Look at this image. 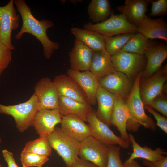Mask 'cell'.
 <instances>
[{
    "instance_id": "6da1fadb",
    "label": "cell",
    "mask_w": 167,
    "mask_h": 167,
    "mask_svg": "<svg viewBox=\"0 0 167 167\" xmlns=\"http://www.w3.org/2000/svg\"><path fill=\"white\" fill-rule=\"evenodd\" d=\"M14 2L22 20V27L15 36V38L20 39L25 33L35 36L41 44L46 58L50 59L54 51L58 49L60 47L59 44L51 41L47 34V29L53 27L54 23L51 20L45 19L38 20L33 15L31 8L24 0H15Z\"/></svg>"
},
{
    "instance_id": "7a4b0ae2",
    "label": "cell",
    "mask_w": 167,
    "mask_h": 167,
    "mask_svg": "<svg viewBox=\"0 0 167 167\" xmlns=\"http://www.w3.org/2000/svg\"><path fill=\"white\" fill-rule=\"evenodd\" d=\"M141 73L136 76L131 91L126 101L129 114L126 129L132 132L137 131L142 126L153 131L156 129L154 121L145 113L144 105L140 96L139 85Z\"/></svg>"
},
{
    "instance_id": "3957f363",
    "label": "cell",
    "mask_w": 167,
    "mask_h": 167,
    "mask_svg": "<svg viewBox=\"0 0 167 167\" xmlns=\"http://www.w3.org/2000/svg\"><path fill=\"white\" fill-rule=\"evenodd\" d=\"M40 109L38 99L34 93L27 101L18 104L6 105L0 103V114L12 117L17 129L20 132L32 126Z\"/></svg>"
},
{
    "instance_id": "277c9868",
    "label": "cell",
    "mask_w": 167,
    "mask_h": 167,
    "mask_svg": "<svg viewBox=\"0 0 167 167\" xmlns=\"http://www.w3.org/2000/svg\"><path fill=\"white\" fill-rule=\"evenodd\" d=\"M84 28L94 31L106 36L138 32L137 27L131 24L124 14L115 15L113 10L109 17L105 20L96 24L86 23Z\"/></svg>"
},
{
    "instance_id": "5b68a950",
    "label": "cell",
    "mask_w": 167,
    "mask_h": 167,
    "mask_svg": "<svg viewBox=\"0 0 167 167\" xmlns=\"http://www.w3.org/2000/svg\"><path fill=\"white\" fill-rule=\"evenodd\" d=\"M47 137L52 148L62 158L66 167H71L78 157L80 142L65 134L58 127H55Z\"/></svg>"
},
{
    "instance_id": "8992f818",
    "label": "cell",
    "mask_w": 167,
    "mask_h": 167,
    "mask_svg": "<svg viewBox=\"0 0 167 167\" xmlns=\"http://www.w3.org/2000/svg\"><path fill=\"white\" fill-rule=\"evenodd\" d=\"M111 59L117 71L124 73L131 80L143 71L146 63L144 55L121 50L111 56Z\"/></svg>"
},
{
    "instance_id": "52a82bcc",
    "label": "cell",
    "mask_w": 167,
    "mask_h": 167,
    "mask_svg": "<svg viewBox=\"0 0 167 167\" xmlns=\"http://www.w3.org/2000/svg\"><path fill=\"white\" fill-rule=\"evenodd\" d=\"M108 146L90 135L80 142L78 156L99 167H106Z\"/></svg>"
},
{
    "instance_id": "ba28073f",
    "label": "cell",
    "mask_w": 167,
    "mask_h": 167,
    "mask_svg": "<svg viewBox=\"0 0 167 167\" xmlns=\"http://www.w3.org/2000/svg\"><path fill=\"white\" fill-rule=\"evenodd\" d=\"M14 0L0 6V41L11 50L15 49L11 40L12 32L19 26V15L14 7Z\"/></svg>"
},
{
    "instance_id": "9c48e42d",
    "label": "cell",
    "mask_w": 167,
    "mask_h": 167,
    "mask_svg": "<svg viewBox=\"0 0 167 167\" xmlns=\"http://www.w3.org/2000/svg\"><path fill=\"white\" fill-rule=\"evenodd\" d=\"M89 126L91 136L108 145H118L127 149L130 145L116 135L108 125L97 117L96 111L92 109L88 116L87 121Z\"/></svg>"
},
{
    "instance_id": "30bf717a",
    "label": "cell",
    "mask_w": 167,
    "mask_h": 167,
    "mask_svg": "<svg viewBox=\"0 0 167 167\" xmlns=\"http://www.w3.org/2000/svg\"><path fill=\"white\" fill-rule=\"evenodd\" d=\"M167 79V66L165 65L150 77L140 82V93L144 105H149L156 97L163 92Z\"/></svg>"
},
{
    "instance_id": "8fae6325",
    "label": "cell",
    "mask_w": 167,
    "mask_h": 167,
    "mask_svg": "<svg viewBox=\"0 0 167 167\" xmlns=\"http://www.w3.org/2000/svg\"><path fill=\"white\" fill-rule=\"evenodd\" d=\"M99 86L126 101L132 88L131 81L124 73L116 71L98 80Z\"/></svg>"
},
{
    "instance_id": "7c38bea8",
    "label": "cell",
    "mask_w": 167,
    "mask_h": 167,
    "mask_svg": "<svg viewBox=\"0 0 167 167\" xmlns=\"http://www.w3.org/2000/svg\"><path fill=\"white\" fill-rule=\"evenodd\" d=\"M41 109H58V94L53 82L49 78L41 79L34 87Z\"/></svg>"
},
{
    "instance_id": "4fadbf2b",
    "label": "cell",
    "mask_w": 167,
    "mask_h": 167,
    "mask_svg": "<svg viewBox=\"0 0 167 167\" xmlns=\"http://www.w3.org/2000/svg\"><path fill=\"white\" fill-rule=\"evenodd\" d=\"M62 117L58 109H40L33 121L34 127L39 136H48L54 131L56 126L61 123Z\"/></svg>"
},
{
    "instance_id": "5bb4252c",
    "label": "cell",
    "mask_w": 167,
    "mask_h": 167,
    "mask_svg": "<svg viewBox=\"0 0 167 167\" xmlns=\"http://www.w3.org/2000/svg\"><path fill=\"white\" fill-rule=\"evenodd\" d=\"M144 55L146 63L141 76L143 79H146L152 76L161 67L167 57V46L163 44H157L154 42L147 48Z\"/></svg>"
},
{
    "instance_id": "9a60e30c",
    "label": "cell",
    "mask_w": 167,
    "mask_h": 167,
    "mask_svg": "<svg viewBox=\"0 0 167 167\" xmlns=\"http://www.w3.org/2000/svg\"><path fill=\"white\" fill-rule=\"evenodd\" d=\"M68 76L74 79L79 85L86 95L90 105H95L97 101L96 95L99 86L96 77L89 71H78L69 69Z\"/></svg>"
},
{
    "instance_id": "2e32d148",
    "label": "cell",
    "mask_w": 167,
    "mask_h": 167,
    "mask_svg": "<svg viewBox=\"0 0 167 167\" xmlns=\"http://www.w3.org/2000/svg\"><path fill=\"white\" fill-rule=\"evenodd\" d=\"M53 81L59 96H64L82 103L90 105L81 88L69 76L61 74L56 76Z\"/></svg>"
},
{
    "instance_id": "e0dca14e",
    "label": "cell",
    "mask_w": 167,
    "mask_h": 167,
    "mask_svg": "<svg viewBox=\"0 0 167 167\" xmlns=\"http://www.w3.org/2000/svg\"><path fill=\"white\" fill-rule=\"evenodd\" d=\"M94 52L75 39L69 56L70 69L76 71H89Z\"/></svg>"
},
{
    "instance_id": "ac0fdd59",
    "label": "cell",
    "mask_w": 167,
    "mask_h": 167,
    "mask_svg": "<svg viewBox=\"0 0 167 167\" xmlns=\"http://www.w3.org/2000/svg\"><path fill=\"white\" fill-rule=\"evenodd\" d=\"M137 27L138 32L148 40L159 39L167 41V24L163 17L152 19L146 15Z\"/></svg>"
},
{
    "instance_id": "d6986e66",
    "label": "cell",
    "mask_w": 167,
    "mask_h": 167,
    "mask_svg": "<svg viewBox=\"0 0 167 167\" xmlns=\"http://www.w3.org/2000/svg\"><path fill=\"white\" fill-rule=\"evenodd\" d=\"M61 124L60 128L64 133L80 142L91 135L89 125L76 116H62Z\"/></svg>"
},
{
    "instance_id": "ffe728a7",
    "label": "cell",
    "mask_w": 167,
    "mask_h": 167,
    "mask_svg": "<svg viewBox=\"0 0 167 167\" xmlns=\"http://www.w3.org/2000/svg\"><path fill=\"white\" fill-rule=\"evenodd\" d=\"M152 0H125L124 5L118 6L116 9L124 14L128 20L137 27L146 16L147 7Z\"/></svg>"
},
{
    "instance_id": "44dd1931",
    "label": "cell",
    "mask_w": 167,
    "mask_h": 167,
    "mask_svg": "<svg viewBox=\"0 0 167 167\" xmlns=\"http://www.w3.org/2000/svg\"><path fill=\"white\" fill-rule=\"evenodd\" d=\"M116 98L114 95L99 87L96 95L98 108L96 113L100 120L109 126H111L112 115Z\"/></svg>"
},
{
    "instance_id": "7402d4cb",
    "label": "cell",
    "mask_w": 167,
    "mask_h": 167,
    "mask_svg": "<svg viewBox=\"0 0 167 167\" xmlns=\"http://www.w3.org/2000/svg\"><path fill=\"white\" fill-rule=\"evenodd\" d=\"M58 110L62 117L72 115L87 122L92 110L91 105L82 103L63 96H59Z\"/></svg>"
},
{
    "instance_id": "603a6c76",
    "label": "cell",
    "mask_w": 167,
    "mask_h": 167,
    "mask_svg": "<svg viewBox=\"0 0 167 167\" xmlns=\"http://www.w3.org/2000/svg\"><path fill=\"white\" fill-rule=\"evenodd\" d=\"M129 118V114L126 101L117 98L112 115L111 125L117 128L120 133L121 139L131 145L129 134L126 129Z\"/></svg>"
},
{
    "instance_id": "cb8c5ba5",
    "label": "cell",
    "mask_w": 167,
    "mask_h": 167,
    "mask_svg": "<svg viewBox=\"0 0 167 167\" xmlns=\"http://www.w3.org/2000/svg\"><path fill=\"white\" fill-rule=\"evenodd\" d=\"M71 33L94 52L105 50L104 36L91 30L77 27L71 28Z\"/></svg>"
},
{
    "instance_id": "d4e9b609",
    "label": "cell",
    "mask_w": 167,
    "mask_h": 167,
    "mask_svg": "<svg viewBox=\"0 0 167 167\" xmlns=\"http://www.w3.org/2000/svg\"><path fill=\"white\" fill-rule=\"evenodd\" d=\"M89 71L98 80L117 71L112 62L111 56L106 50L94 52Z\"/></svg>"
},
{
    "instance_id": "484cf974",
    "label": "cell",
    "mask_w": 167,
    "mask_h": 167,
    "mask_svg": "<svg viewBox=\"0 0 167 167\" xmlns=\"http://www.w3.org/2000/svg\"><path fill=\"white\" fill-rule=\"evenodd\" d=\"M130 140L133 148V152L129 157L126 161H130L136 158H143L151 162H155L163 159L167 155L164 149L158 148L152 150L144 146L142 147L135 141L134 136L129 134Z\"/></svg>"
},
{
    "instance_id": "4316f807",
    "label": "cell",
    "mask_w": 167,
    "mask_h": 167,
    "mask_svg": "<svg viewBox=\"0 0 167 167\" xmlns=\"http://www.w3.org/2000/svg\"><path fill=\"white\" fill-rule=\"evenodd\" d=\"M112 11L109 0H92L88 6L87 12L90 19L96 24L108 19Z\"/></svg>"
},
{
    "instance_id": "83f0119b",
    "label": "cell",
    "mask_w": 167,
    "mask_h": 167,
    "mask_svg": "<svg viewBox=\"0 0 167 167\" xmlns=\"http://www.w3.org/2000/svg\"><path fill=\"white\" fill-rule=\"evenodd\" d=\"M154 42L147 39L141 34H134L121 50L125 52L144 55L146 49Z\"/></svg>"
},
{
    "instance_id": "f1b7e54d",
    "label": "cell",
    "mask_w": 167,
    "mask_h": 167,
    "mask_svg": "<svg viewBox=\"0 0 167 167\" xmlns=\"http://www.w3.org/2000/svg\"><path fill=\"white\" fill-rule=\"evenodd\" d=\"M23 150L48 156L51 154L52 148L47 136H39L35 140L27 143Z\"/></svg>"
},
{
    "instance_id": "f546056e",
    "label": "cell",
    "mask_w": 167,
    "mask_h": 167,
    "mask_svg": "<svg viewBox=\"0 0 167 167\" xmlns=\"http://www.w3.org/2000/svg\"><path fill=\"white\" fill-rule=\"evenodd\" d=\"M134 34H123L112 36H104L105 50L110 56L113 55L121 50Z\"/></svg>"
},
{
    "instance_id": "4dcf8cb0",
    "label": "cell",
    "mask_w": 167,
    "mask_h": 167,
    "mask_svg": "<svg viewBox=\"0 0 167 167\" xmlns=\"http://www.w3.org/2000/svg\"><path fill=\"white\" fill-rule=\"evenodd\" d=\"M20 159L23 167H42L49 160L48 156L23 150L21 153Z\"/></svg>"
},
{
    "instance_id": "1f68e13d",
    "label": "cell",
    "mask_w": 167,
    "mask_h": 167,
    "mask_svg": "<svg viewBox=\"0 0 167 167\" xmlns=\"http://www.w3.org/2000/svg\"><path fill=\"white\" fill-rule=\"evenodd\" d=\"M120 147L116 145L108 146L106 167H123L120 156Z\"/></svg>"
},
{
    "instance_id": "d6a6232c",
    "label": "cell",
    "mask_w": 167,
    "mask_h": 167,
    "mask_svg": "<svg viewBox=\"0 0 167 167\" xmlns=\"http://www.w3.org/2000/svg\"><path fill=\"white\" fill-rule=\"evenodd\" d=\"M149 105L161 113L164 117H167V97L163 93L153 99Z\"/></svg>"
},
{
    "instance_id": "836d02e7",
    "label": "cell",
    "mask_w": 167,
    "mask_h": 167,
    "mask_svg": "<svg viewBox=\"0 0 167 167\" xmlns=\"http://www.w3.org/2000/svg\"><path fill=\"white\" fill-rule=\"evenodd\" d=\"M150 15L155 17L167 14V0H152Z\"/></svg>"
},
{
    "instance_id": "e575fe53",
    "label": "cell",
    "mask_w": 167,
    "mask_h": 167,
    "mask_svg": "<svg viewBox=\"0 0 167 167\" xmlns=\"http://www.w3.org/2000/svg\"><path fill=\"white\" fill-rule=\"evenodd\" d=\"M11 58V50L0 41V70L6 69Z\"/></svg>"
},
{
    "instance_id": "d590c367",
    "label": "cell",
    "mask_w": 167,
    "mask_h": 167,
    "mask_svg": "<svg viewBox=\"0 0 167 167\" xmlns=\"http://www.w3.org/2000/svg\"><path fill=\"white\" fill-rule=\"evenodd\" d=\"M144 109L152 114L157 121L156 125L158 126L163 131L167 133V119L165 117L161 115L149 105H144Z\"/></svg>"
},
{
    "instance_id": "8d00e7d4",
    "label": "cell",
    "mask_w": 167,
    "mask_h": 167,
    "mask_svg": "<svg viewBox=\"0 0 167 167\" xmlns=\"http://www.w3.org/2000/svg\"><path fill=\"white\" fill-rule=\"evenodd\" d=\"M2 154L4 159L7 164L8 167H19L12 152L5 149L2 150Z\"/></svg>"
},
{
    "instance_id": "74e56055",
    "label": "cell",
    "mask_w": 167,
    "mask_h": 167,
    "mask_svg": "<svg viewBox=\"0 0 167 167\" xmlns=\"http://www.w3.org/2000/svg\"><path fill=\"white\" fill-rule=\"evenodd\" d=\"M143 163L148 167H167V157L165 156L161 160L155 162L144 160Z\"/></svg>"
},
{
    "instance_id": "f35d334b",
    "label": "cell",
    "mask_w": 167,
    "mask_h": 167,
    "mask_svg": "<svg viewBox=\"0 0 167 167\" xmlns=\"http://www.w3.org/2000/svg\"><path fill=\"white\" fill-rule=\"evenodd\" d=\"M71 167H99L94 164L78 157Z\"/></svg>"
},
{
    "instance_id": "ab89813d",
    "label": "cell",
    "mask_w": 167,
    "mask_h": 167,
    "mask_svg": "<svg viewBox=\"0 0 167 167\" xmlns=\"http://www.w3.org/2000/svg\"><path fill=\"white\" fill-rule=\"evenodd\" d=\"M122 165L123 167H142L135 160L128 162L125 161Z\"/></svg>"
},
{
    "instance_id": "60d3db41",
    "label": "cell",
    "mask_w": 167,
    "mask_h": 167,
    "mask_svg": "<svg viewBox=\"0 0 167 167\" xmlns=\"http://www.w3.org/2000/svg\"><path fill=\"white\" fill-rule=\"evenodd\" d=\"M73 3L75 4L77 2H81L82 0H70Z\"/></svg>"
},
{
    "instance_id": "b9f144b4",
    "label": "cell",
    "mask_w": 167,
    "mask_h": 167,
    "mask_svg": "<svg viewBox=\"0 0 167 167\" xmlns=\"http://www.w3.org/2000/svg\"><path fill=\"white\" fill-rule=\"evenodd\" d=\"M3 71L0 70V78Z\"/></svg>"
},
{
    "instance_id": "7bdbcfd3",
    "label": "cell",
    "mask_w": 167,
    "mask_h": 167,
    "mask_svg": "<svg viewBox=\"0 0 167 167\" xmlns=\"http://www.w3.org/2000/svg\"><path fill=\"white\" fill-rule=\"evenodd\" d=\"M2 142V139L1 138H0V143H1Z\"/></svg>"
},
{
    "instance_id": "ee69618b",
    "label": "cell",
    "mask_w": 167,
    "mask_h": 167,
    "mask_svg": "<svg viewBox=\"0 0 167 167\" xmlns=\"http://www.w3.org/2000/svg\"><path fill=\"white\" fill-rule=\"evenodd\" d=\"M0 167H2V165L0 164Z\"/></svg>"
}]
</instances>
